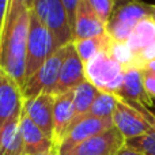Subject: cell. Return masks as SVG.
<instances>
[{"instance_id":"21","label":"cell","mask_w":155,"mask_h":155,"mask_svg":"<svg viewBox=\"0 0 155 155\" xmlns=\"http://www.w3.org/2000/svg\"><path fill=\"white\" fill-rule=\"evenodd\" d=\"M118 101H120V98L116 94L99 91V94L97 95L95 101L93 102L90 110L86 116H93V117L98 118H112Z\"/></svg>"},{"instance_id":"23","label":"cell","mask_w":155,"mask_h":155,"mask_svg":"<svg viewBox=\"0 0 155 155\" xmlns=\"http://www.w3.org/2000/svg\"><path fill=\"white\" fill-rule=\"evenodd\" d=\"M125 146L139 151L142 155H155V128L139 137L125 140Z\"/></svg>"},{"instance_id":"16","label":"cell","mask_w":155,"mask_h":155,"mask_svg":"<svg viewBox=\"0 0 155 155\" xmlns=\"http://www.w3.org/2000/svg\"><path fill=\"white\" fill-rule=\"evenodd\" d=\"M75 120V106H74V93L54 95L53 106V143L57 148L60 147L67 131Z\"/></svg>"},{"instance_id":"30","label":"cell","mask_w":155,"mask_h":155,"mask_svg":"<svg viewBox=\"0 0 155 155\" xmlns=\"http://www.w3.org/2000/svg\"><path fill=\"white\" fill-rule=\"evenodd\" d=\"M143 70H147V71H150V72L155 74V59L151 60V61H148L147 64L143 67Z\"/></svg>"},{"instance_id":"26","label":"cell","mask_w":155,"mask_h":155,"mask_svg":"<svg viewBox=\"0 0 155 155\" xmlns=\"http://www.w3.org/2000/svg\"><path fill=\"white\" fill-rule=\"evenodd\" d=\"M140 71H142V80L146 93L151 99H155V74L150 72L147 70H140Z\"/></svg>"},{"instance_id":"20","label":"cell","mask_w":155,"mask_h":155,"mask_svg":"<svg viewBox=\"0 0 155 155\" xmlns=\"http://www.w3.org/2000/svg\"><path fill=\"white\" fill-rule=\"evenodd\" d=\"M72 93L74 106H75V118H79L88 113L93 102L95 101L97 95L99 94V90H97L90 82L84 80L75 90H72Z\"/></svg>"},{"instance_id":"7","label":"cell","mask_w":155,"mask_h":155,"mask_svg":"<svg viewBox=\"0 0 155 155\" xmlns=\"http://www.w3.org/2000/svg\"><path fill=\"white\" fill-rule=\"evenodd\" d=\"M67 53V45L57 49L46 59V61L26 80L25 86L22 87L23 99L33 98L40 94H53V88L56 86L59 78L60 67Z\"/></svg>"},{"instance_id":"22","label":"cell","mask_w":155,"mask_h":155,"mask_svg":"<svg viewBox=\"0 0 155 155\" xmlns=\"http://www.w3.org/2000/svg\"><path fill=\"white\" fill-rule=\"evenodd\" d=\"M107 52L123 65L124 70H129V68H137L139 70L136 57L129 49V46L127 45V42H116L112 40V44H110Z\"/></svg>"},{"instance_id":"8","label":"cell","mask_w":155,"mask_h":155,"mask_svg":"<svg viewBox=\"0 0 155 155\" xmlns=\"http://www.w3.org/2000/svg\"><path fill=\"white\" fill-rule=\"evenodd\" d=\"M125 146L123 135L113 127L67 150H60L59 155H117Z\"/></svg>"},{"instance_id":"17","label":"cell","mask_w":155,"mask_h":155,"mask_svg":"<svg viewBox=\"0 0 155 155\" xmlns=\"http://www.w3.org/2000/svg\"><path fill=\"white\" fill-rule=\"evenodd\" d=\"M19 131L23 142L25 155H37L48 153L54 148L53 140L48 137L23 112L19 117Z\"/></svg>"},{"instance_id":"9","label":"cell","mask_w":155,"mask_h":155,"mask_svg":"<svg viewBox=\"0 0 155 155\" xmlns=\"http://www.w3.org/2000/svg\"><path fill=\"white\" fill-rule=\"evenodd\" d=\"M127 45L135 54L139 70L155 59V21L146 18L131 33Z\"/></svg>"},{"instance_id":"14","label":"cell","mask_w":155,"mask_h":155,"mask_svg":"<svg viewBox=\"0 0 155 155\" xmlns=\"http://www.w3.org/2000/svg\"><path fill=\"white\" fill-rule=\"evenodd\" d=\"M116 95L121 101L132 105L140 110L148 112V106L151 105V98L147 95L142 80V71L137 68H129L124 72L123 82Z\"/></svg>"},{"instance_id":"25","label":"cell","mask_w":155,"mask_h":155,"mask_svg":"<svg viewBox=\"0 0 155 155\" xmlns=\"http://www.w3.org/2000/svg\"><path fill=\"white\" fill-rule=\"evenodd\" d=\"M34 0H11L10 2V7L7 11V16H5V22H4V27L11 25L15 18L25 10H31ZM3 27V29H4Z\"/></svg>"},{"instance_id":"1","label":"cell","mask_w":155,"mask_h":155,"mask_svg":"<svg viewBox=\"0 0 155 155\" xmlns=\"http://www.w3.org/2000/svg\"><path fill=\"white\" fill-rule=\"evenodd\" d=\"M30 10H25L3 29L0 38V70L23 87L26 82V51Z\"/></svg>"},{"instance_id":"10","label":"cell","mask_w":155,"mask_h":155,"mask_svg":"<svg viewBox=\"0 0 155 155\" xmlns=\"http://www.w3.org/2000/svg\"><path fill=\"white\" fill-rule=\"evenodd\" d=\"M110 128H113L112 118H98L93 117V116H82L79 118H75L65 134L64 139L59 147V151L74 147V146L79 144V143L84 142L93 136H97V135L102 134Z\"/></svg>"},{"instance_id":"4","label":"cell","mask_w":155,"mask_h":155,"mask_svg":"<svg viewBox=\"0 0 155 155\" xmlns=\"http://www.w3.org/2000/svg\"><path fill=\"white\" fill-rule=\"evenodd\" d=\"M124 72V67L107 51L101 52L84 64L86 80L102 93H117Z\"/></svg>"},{"instance_id":"15","label":"cell","mask_w":155,"mask_h":155,"mask_svg":"<svg viewBox=\"0 0 155 155\" xmlns=\"http://www.w3.org/2000/svg\"><path fill=\"white\" fill-rule=\"evenodd\" d=\"M106 33V25L94 12L87 0H80L76 8L72 35L74 41L98 37Z\"/></svg>"},{"instance_id":"28","label":"cell","mask_w":155,"mask_h":155,"mask_svg":"<svg viewBox=\"0 0 155 155\" xmlns=\"http://www.w3.org/2000/svg\"><path fill=\"white\" fill-rule=\"evenodd\" d=\"M10 2L11 0H0V38H2V34H3V27H4L5 16H7L8 7H10Z\"/></svg>"},{"instance_id":"32","label":"cell","mask_w":155,"mask_h":155,"mask_svg":"<svg viewBox=\"0 0 155 155\" xmlns=\"http://www.w3.org/2000/svg\"><path fill=\"white\" fill-rule=\"evenodd\" d=\"M151 18L155 21V4H153V15H151Z\"/></svg>"},{"instance_id":"19","label":"cell","mask_w":155,"mask_h":155,"mask_svg":"<svg viewBox=\"0 0 155 155\" xmlns=\"http://www.w3.org/2000/svg\"><path fill=\"white\" fill-rule=\"evenodd\" d=\"M74 46H75L78 54H79L80 60L83 64L91 60L94 56L99 54L101 52H105L109 49L110 44H112V38L109 37L107 33L98 37L93 38H86V40H79V41H72Z\"/></svg>"},{"instance_id":"2","label":"cell","mask_w":155,"mask_h":155,"mask_svg":"<svg viewBox=\"0 0 155 155\" xmlns=\"http://www.w3.org/2000/svg\"><path fill=\"white\" fill-rule=\"evenodd\" d=\"M153 15V4L142 0H127L116 4L106 25V33L116 42H127L134 29Z\"/></svg>"},{"instance_id":"33","label":"cell","mask_w":155,"mask_h":155,"mask_svg":"<svg viewBox=\"0 0 155 155\" xmlns=\"http://www.w3.org/2000/svg\"><path fill=\"white\" fill-rule=\"evenodd\" d=\"M116 4H118V3H123V2H127V0H114Z\"/></svg>"},{"instance_id":"3","label":"cell","mask_w":155,"mask_h":155,"mask_svg":"<svg viewBox=\"0 0 155 155\" xmlns=\"http://www.w3.org/2000/svg\"><path fill=\"white\" fill-rule=\"evenodd\" d=\"M31 11L49 30L54 52L74 41L70 19L61 0H34Z\"/></svg>"},{"instance_id":"29","label":"cell","mask_w":155,"mask_h":155,"mask_svg":"<svg viewBox=\"0 0 155 155\" xmlns=\"http://www.w3.org/2000/svg\"><path fill=\"white\" fill-rule=\"evenodd\" d=\"M117 155H142V154H140L139 151L134 150V148L128 147V146H124V147L121 148L120 153H118Z\"/></svg>"},{"instance_id":"31","label":"cell","mask_w":155,"mask_h":155,"mask_svg":"<svg viewBox=\"0 0 155 155\" xmlns=\"http://www.w3.org/2000/svg\"><path fill=\"white\" fill-rule=\"evenodd\" d=\"M37 155H59V148L54 147L51 151H48V153H42V154H37Z\"/></svg>"},{"instance_id":"24","label":"cell","mask_w":155,"mask_h":155,"mask_svg":"<svg viewBox=\"0 0 155 155\" xmlns=\"http://www.w3.org/2000/svg\"><path fill=\"white\" fill-rule=\"evenodd\" d=\"M87 3L94 10V12L99 16V19L105 25H107V22H109L116 7L114 0H87Z\"/></svg>"},{"instance_id":"12","label":"cell","mask_w":155,"mask_h":155,"mask_svg":"<svg viewBox=\"0 0 155 155\" xmlns=\"http://www.w3.org/2000/svg\"><path fill=\"white\" fill-rule=\"evenodd\" d=\"M53 94H40L33 98L23 99L22 112L44 132L53 140Z\"/></svg>"},{"instance_id":"13","label":"cell","mask_w":155,"mask_h":155,"mask_svg":"<svg viewBox=\"0 0 155 155\" xmlns=\"http://www.w3.org/2000/svg\"><path fill=\"white\" fill-rule=\"evenodd\" d=\"M22 88L10 75L0 70V134L4 125L22 113Z\"/></svg>"},{"instance_id":"27","label":"cell","mask_w":155,"mask_h":155,"mask_svg":"<svg viewBox=\"0 0 155 155\" xmlns=\"http://www.w3.org/2000/svg\"><path fill=\"white\" fill-rule=\"evenodd\" d=\"M63 4L65 7V11H67L68 19H70V25L71 29H74V22H75V14H76V8L78 4H79L80 0H61ZM74 37V35H72Z\"/></svg>"},{"instance_id":"18","label":"cell","mask_w":155,"mask_h":155,"mask_svg":"<svg viewBox=\"0 0 155 155\" xmlns=\"http://www.w3.org/2000/svg\"><path fill=\"white\" fill-rule=\"evenodd\" d=\"M19 117H14L0 134V155H25L23 142L19 131Z\"/></svg>"},{"instance_id":"6","label":"cell","mask_w":155,"mask_h":155,"mask_svg":"<svg viewBox=\"0 0 155 155\" xmlns=\"http://www.w3.org/2000/svg\"><path fill=\"white\" fill-rule=\"evenodd\" d=\"M113 127L125 140L135 139L155 128V113L140 110L124 101H118L113 113Z\"/></svg>"},{"instance_id":"11","label":"cell","mask_w":155,"mask_h":155,"mask_svg":"<svg viewBox=\"0 0 155 155\" xmlns=\"http://www.w3.org/2000/svg\"><path fill=\"white\" fill-rule=\"evenodd\" d=\"M84 80V64L80 60L74 44L71 42L67 45V53H65L63 64L60 67L59 78H57L56 86L53 88V95L75 90Z\"/></svg>"},{"instance_id":"5","label":"cell","mask_w":155,"mask_h":155,"mask_svg":"<svg viewBox=\"0 0 155 155\" xmlns=\"http://www.w3.org/2000/svg\"><path fill=\"white\" fill-rule=\"evenodd\" d=\"M54 52L53 40L46 29V26L37 18L30 10L29 34H27V51H26V80L46 61L49 56ZM26 83V82H25Z\"/></svg>"}]
</instances>
